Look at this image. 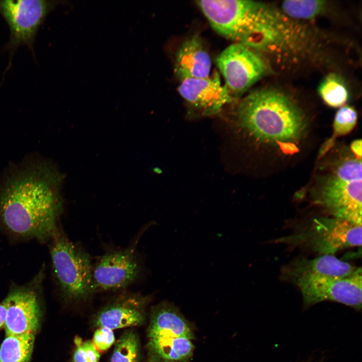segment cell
<instances>
[{"instance_id":"26","label":"cell","mask_w":362,"mask_h":362,"mask_svg":"<svg viewBox=\"0 0 362 362\" xmlns=\"http://www.w3.org/2000/svg\"><path fill=\"white\" fill-rule=\"evenodd\" d=\"M7 315V307L5 300L0 303V330L5 326Z\"/></svg>"},{"instance_id":"16","label":"cell","mask_w":362,"mask_h":362,"mask_svg":"<svg viewBox=\"0 0 362 362\" xmlns=\"http://www.w3.org/2000/svg\"><path fill=\"white\" fill-rule=\"evenodd\" d=\"M167 335L185 337L192 340L195 336L192 325L172 303L162 301L153 306L147 336Z\"/></svg>"},{"instance_id":"12","label":"cell","mask_w":362,"mask_h":362,"mask_svg":"<svg viewBox=\"0 0 362 362\" xmlns=\"http://www.w3.org/2000/svg\"><path fill=\"white\" fill-rule=\"evenodd\" d=\"M178 92L193 113L202 116L217 114L235 98L217 72L205 78L180 80Z\"/></svg>"},{"instance_id":"18","label":"cell","mask_w":362,"mask_h":362,"mask_svg":"<svg viewBox=\"0 0 362 362\" xmlns=\"http://www.w3.org/2000/svg\"><path fill=\"white\" fill-rule=\"evenodd\" d=\"M34 333L6 335L0 345V362H29L34 347Z\"/></svg>"},{"instance_id":"19","label":"cell","mask_w":362,"mask_h":362,"mask_svg":"<svg viewBox=\"0 0 362 362\" xmlns=\"http://www.w3.org/2000/svg\"><path fill=\"white\" fill-rule=\"evenodd\" d=\"M140 343L132 329L125 331L115 344L109 362H141Z\"/></svg>"},{"instance_id":"24","label":"cell","mask_w":362,"mask_h":362,"mask_svg":"<svg viewBox=\"0 0 362 362\" xmlns=\"http://www.w3.org/2000/svg\"><path fill=\"white\" fill-rule=\"evenodd\" d=\"M93 341L98 349L107 350L115 342L113 330L105 327H99L94 333Z\"/></svg>"},{"instance_id":"17","label":"cell","mask_w":362,"mask_h":362,"mask_svg":"<svg viewBox=\"0 0 362 362\" xmlns=\"http://www.w3.org/2000/svg\"><path fill=\"white\" fill-rule=\"evenodd\" d=\"M185 337L157 335L147 337L146 348L149 362H189L195 346Z\"/></svg>"},{"instance_id":"22","label":"cell","mask_w":362,"mask_h":362,"mask_svg":"<svg viewBox=\"0 0 362 362\" xmlns=\"http://www.w3.org/2000/svg\"><path fill=\"white\" fill-rule=\"evenodd\" d=\"M357 115L355 109L349 106H343L336 112L333 129L334 134L342 136L349 133L357 121Z\"/></svg>"},{"instance_id":"11","label":"cell","mask_w":362,"mask_h":362,"mask_svg":"<svg viewBox=\"0 0 362 362\" xmlns=\"http://www.w3.org/2000/svg\"><path fill=\"white\" fill-rule=\"evenodd\" d=\"M140 271L133 246L109 252L93 267L94 292L125 288L137 279Z\"/></svg>"},{"instance_id":"14","label":"cell","mask_w":362,"mask_h":362,"mask_svg":"<svg viewBox=\"0 0 362 362\" xmlns=\"http://www.w3.org/2000/svg\"><path fill=\"white\" fill-rule=\"evenodd\" d=\"M361 270L360 267L340 260L334 255H320L312 259L300 258L294 260L282 268V278L294 282L308 276L347 277Z\"/></svg>"},{"instance_id":"9","label":"cell","mask_w":362,"mask_h":362,"mask_svg":"<svg viewBox=\"0 0 362 362\" xmlns=\"http://www.w3.org/2000/svg\"><path fill=\"white\" fill-rule=\"evenodd\" d=\"M361 279V270L347 277L308 276L293 282L300 290L305 306L331 301L360 310L362 303Z\"/></svg>"},{"instance_id":"13","label":"cell","mask_w":362,"mask_h":362,"mask_svg":"<svg viewBox=\"0 0 362 362\" xmlns=\"http://www.w3.org/2000/svg\"><path fill=\"white\" fill-rule=\"evenodd\" d=\"M151 297L138 294H124L110 302L96 315V326L112 330L142 325Z\"/></svg>"},{"instance_id":"21","label":"cell","mask_w":362,"mask_h":362,"mask_svg":"<svg viewBox=\"0 0 362 362\" xmlns=\"http://www.w3.org/2000/svg\"><path fill=\"white\" fill-rule=\"evenodd\" d=\"M322 1H286L282 4L283 10L289 16L302 19H311L319 14L325 6Z\"/></svg>"},{"instance_id":"5","label":"cell","mask_w":362,"mask_h":362,"mask_svg":"<svg viewBox=\"0 0 362 362\" xmlns=\"http://www.w3.org/2000/svg\"><path fill=\"white\" fill-rule=\"evenodd\" d=\"M51 240L53 275L62 296L70 302L86 300L94 293L89 254L58 230Z\"/></svg>"},{"instance_id":"23","label":"cell","mask_w":362,"mask_h":362,"mask_svg":"<svg viewBox=\"0 0 362 362\" xmlns=\"http://www.w3.org/2000/svg\"><path fill=\"white\" fill-rule=\"evenodd\" d=\"M75 342L76 347L73 355V362H99L100 353L92 341H81L77 338Z\"/></svg>"},{"instance_id":"20","label":"cell","mask_w":362,"mask_h":362,"mask_svg":"<svg viewBox=\"0 0 362 362\" xmlns=\"http://www.w3.org/2000/svg\"><path fill=\"white\" fill-rule=\"evenodd\" d=\"M318 93L327 105L334 108L343 105L348 98L345 83L335 74H329L325 77L318 87Z\"/></svg>"},{"instance_id":"1","label":"cell","mask_w":362,"mask_h":362,"mask_svg":"<svg viewBox=\"0 0 362 362\" xmlns=\"http://www.w3.org/2000/svg\"><path fill=\"white\" fill-rule=\"evenodd\" d=\"M61 179L44 164L27 167L8 178L0 191V221L5 229L21 238L51 240L62 210Z\"/></svg>"},{"instance_id":"8","label":"cell","mask_w":362,"mask_h":362,"mask_svg":"<svg viewBox=\"0 0 362 362\" xmlns=\"http://www.w3.org/2000/svg\"><path fill=\"white\" fill-rule=\"evenodd\" d=\"M44 266L29 283L13 285L4 299L7 315L6 335L35 333L40 325L41 307L39 294L44 277Z\"/></svg>"},{"instance_id":"15","label":"cell","mask_w":362,"mask_h":362,"mask_svg":"<svg viewBox=\"0 0 362 362\" xmlns=\"http://www.w3.org/2000/svg\"><path fill=\"white\" fill-rule=\"evenodd\" d=\"M211 69V58L200 37L196 35L186 40L175 56L174 71L179 81L207 77Z\"/></svg>"},{"instance_id":"3","label":"cell","mask_w":362,"mask_h":362,"mask_svg":"<svg viewBox=\"0 0 362 362\" xmlns=\"http://www.w3.org/2000/svg\"><path fill=\"white\" fill-rule=\"evenodd\" d=\"M312 199L332 217L361 225V161L356 157L339 160L320 176Z\"/></svg>"},{"instance_id":"6","label":"cell","mask_w":362,"mask_h":362,"mask_svg":"<svg viewBox=\"0 0 362 362\" xmlns=\"http://www.w3.org/2000/svg\"><path fill=\"white\" fill-rule=\"evenodd\" d=\"M277 242L310 249L320 255L361 245V225L335 217H318L300 225Z\"/></svg>"},{"instance_id":"2","label":"cell","mask_w":362,"mask_h":362,"mask_svg":"<svg viewBox=\"0 0 362 362\" xmlns=\"http://www.w3.org/2000/svg\"><path fill=\"white\" fill-rule=\"evenodd\" d=\"M236 113L237 125L246 135L282 156L299 152L310 129L303 111L273 88L251 91L239 102Z\"/></svg>"},{"instance_id":"25","label":"cell","mask_w":362,"mask_h":362,"mask_svg":"<svg viewBox=\"0 0 362 362\" xmlns=\"http://www.w3.org/2000/svg\"><path fill=\"white\" fill-rule=\"evenodd\" d=\"M350 148L354 155L361 159V141L360 139L356 140L350 145Z\"/></svg>"},{"instance_id":"10","label":"cell","mask_w":362,"mask_h":362,"mask_svg":"<svg viewBox=\"0 0 362 362\" xmlns=\"http://www.w3.org/2000/svg\"><path fill=\"white\" fill-rule=\"evenodd\" d=\"M216 61L225 86L234 98L246 91L265 70L261 57L251 48L238 43L224 49Z\"/></svg>"},{"instance_id":"7","label":"cell","mask_w":362,"mask_h":362,"mask_svg":"<svg viewBox=\"0 0 362 362\" xmlns=\"http://www.w3.org/2000/svg\"><path fill=\"white\" fill-rule=\"evenodd\" d=\"M57 2L45 0L0 1V14L10 30L6 45L10 60L17 49L27 46L34 53V42L38 31Z\"/></svg>"},{"instance_id":"4","label":"cell","mask_w":362,"mask_h":362,"mask_svg":"<svg viewBox=\"0 0 362 362\" xmlns=\"http://www.w3.org/2000/svg\"><path fill=\"white\" fill-rule=\"evenodd\" d=\"M196 2L217 33L251 48L259 45L264 20L260 4L243 0H202Z\"/></svg>"}]
</instances>
